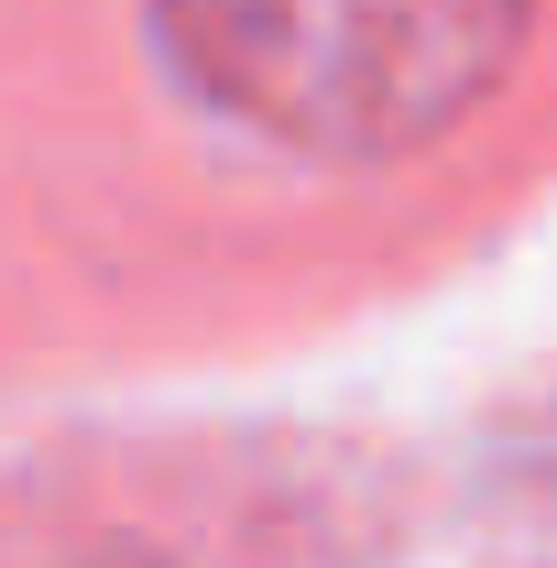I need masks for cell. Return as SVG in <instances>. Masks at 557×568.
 Wrapping results in <instances>:
<instances>
[{
    "label": "cell",
    "mask_w": 557,
    "mask_h": 568,
    "mask_svg": "<svg viewBox=\"0 0 557 568\" xmlns=\"http://www.w3.org/2000/svg\"><path fill=\"white\" fill-rule=\"evenodd\" d=\"M536 0H153L164 77L306 164H383L514 67Z\"/></svg>",
    "instance_id": "cell-1"
}]
</instances>
